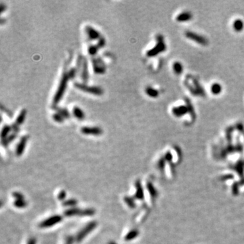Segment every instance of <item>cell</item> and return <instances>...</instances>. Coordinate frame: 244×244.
Wrapping results in <instances>:
<instances>
[{
  "label": "cell",
  "instance_id": "6da1fadb",
  "mask_svg": "<svg viewBox=\"0 0 244 244\" xmlns=\"http://www.w3.org/2000/svg\"><path fill=\"white\" fill-rule=\"evenodd\" d=\"M69 79L67 72H64L63 75H62L61 79L60 81L59 85H58V88H57L56 94H55L54 99H53V104H57L58 102L61 101L62 98H63L65 92L67 89V83Z\"/></svg>",
  "mask_w": 244,
  "mask_h": 244
},
{
  "label": "cell",
  "instance_id": "7a4b0ae2",
  "mask_svg": "<svg viewBox=\"0 0 244 244\" xmlns=\"http://www.w3.org/2000/svg\"><path fill=\"white\" fill-rule=\"evenodd\" d=\"M75 87L85 93L96 96H101L103 94V90L99 86H90L83 83H75Z\"/></svg>",
  "mask_w": 244,
  "mask_h": 244
},
{
  "label": "cell",
  "instance_id": "3957f363",
  "mask_svg": "<svg viewBox=\"0 0 244 244\" xmlns=\"http://www.w3.org/2000/svg\"><path fill=\"white\" fill-rule=\"evenodd\" d=\"M77 70H79L81 77L83 82H87L89 78L88 65L86 58L83 56H79L77 62Z\"/></svg>",
  "mask_w": 244,
  "mask_h": 244
},
{
  "label": "cell",
  "instance_id": "277c9868",
  "mask_svg": "<svg viewBox=\"0 0 244 244\" xmlns=\"http://www.w3.org/2000/svg\"><path fill=\"white\" fill-rule=\"evenodd\" d=\"M97 227V222L96 221H92L88 223L81 230L79 231L77 236L75 237V240L77 242H81L82 240L90 233L95 229Z\"/></svg>",
  "mask_w": 244,
  "mask_h": 244
},
{
  "label": "cell",
  "instance_id": "5b68a950",
  "mask_svg": "<svg viewBox=\"0 0 244 244\" xmlns=\"http://www.w3.org/2000/svg\"><path fill=\"white\" fill-rule=\"evenodd\" d=\"M63 217L60 215H54V216H52L49 218H46V220H43L42 222H41L39 224V227L40 228H49L53 226L56 225L58 223H59L63 220Z\"/></svg>",
  "mask_w": 244,
  "mask_h": 244
},
{
  "label": "cell",
  "instance_id": "8992f818",
  "mask_svg": "<svg viewBox=\"0 0 244 244\" xmlns=\"http://www.w3.org/2000/svg\"><path fill=\"white\" fill-rule=\"evenodd\" d=\"M92 64H93V69L94 71L97 74H103L106 71V67H105L104 62L100 57L97 58H94L92 60Z\"/></svg>",
  "mask_w": 244,
  "mask_h": 244
},
{
  "label": "cell",
  "instance_id": "52a82bcc",
  "mask_svg": "<svg viewBox=\"0 0 244 244\" xmlns=\"http://www.w3.org/2000/svg\"><path fill=\"white\" fill-rule=\"evenodd\" d=\"M81 132L85 135H94L100 136L102 134V130L99 127H88L85 126L81 129Z\"/></svg>",
  "mask_w": 244,
  "mask_h": 244
},
{
  "label": "cell",
  "instance_id": "ba28073f",
  "mask_svg": "<svg viewBox=\"0 0 244 244\" xmlns=\"http://www.w3.org/2000/svg\"><path fill=\"white\" fill-rule=\"evenodd\" d=\"M85 31L90 40H99L101 38V34L97 29L92 27L91 26H86L85 27Z\"/></svg>",
  "mask_w": 244,
  "mask_h": 244
},
{
  "label": "cell",
  "instance_id": "9c48e42d",
  "mask_svg": "<svg viewBox=\"0 0 244 244\" xmlns=\"http://www.w3.org/2000/svg\"><path fill=\"white\" fill-rule=\"evenodd\" d=\"M28 140V136H24L20 138V141L18 143L17 149H16V155L18 157H20L24 153V149L26 148V142Z\"/></svg>",
  "mask_w": 244,
  "mask_h": 244
},
{
  "label": "cell",
  "instance_id": "30bf717a",
  "mask_svg": "<svg viewBox=\"0 0 244 244\" xmlns=\"http://www.w3.org/2000/svg\"><path fill=\"white\" fill-rule=\"evenodd\" d=\"M186 36L188 38H189L193 41H195L196 42L199 43V44H202V45L206 46L208 44V41L206 39H205L204 37L201 36V35L196 34V33H193V32H186Z\"/></svg>",
  "mask_w": 244,
  "mask_h": 244
},
{
  "label": "cell",
  "instance_id": "8fae6325",
  "mask_svg": "<svg viewBox=\"0 0 244 244\" xmlns=\"http://www.w3.org/2000/svg\"><path fill=\"white\" fill-rule=\"evenodd\" d=\"M165 49V46L164 45V43L162 42H159L158 43L157 45L155 46L153 48L148 51L147 54L148 56H150V57L156 56V55L159 54V53L164 51Z\"/></svg>",
  "mask_w": 244,
  "mask_h": 244
},
{
  "label": "cell",
  "instance_id": "7c38bea8",
  "mask_svg": "<svg viewBox=\"0 0 244 244\" xmlns=\"http://www.w3.org/2000/svg\"><path fill=\"white\" fill-rule=\"evenodd\" d=\"M81 211H82V209H80L79 208H71L64 212V215L67 217H71L73 216H81Z\"/></svg>",
  "mask_w": 244,
  "mask_h": 244
},
{
  "label": "cell",
  "instance_id": "4fadbf2b",
  "mask_svg": "<svg viewBox=\"0 0 244 244\" xmlns=\"http://www.w3.org/2000/svg\"><path fill=\"white\" fill-rule=\"evenodd\" d=\"M135 187L136 188V192L135 193V197L138 199H142L144 197L143 189L141 186V183L140 181H137L135 183Z\"/></svg>",
  "mask_w": 244,
  "mask_h": 244
},
{
  "label": "cell",
  "instance_id": "5bb4252c",
  "mask_svg": "<svg viewBox=\"0 0 244 244\" xmlns=\"http://www.w3.org/2000/svg\"><path fill=\"white\" fill-rule=\"evenodd\" d=\"M73 114L74 117L79 120H83L85 117V113L83 110L78 106H74L73 108Z\"/></svg>",
  "mask_w": 244,
  "mask_h": 244
},
{
  "label": "cell",
  "instance_id": "9a60e30c",
  "mask_svg": "<svg viewBox=\"0 0 244 244\" xmlns=\"http://www.w3.org/2000/svg\"><path fill=\"white\" fill-rule=\"evenodd\" d=\"M187 112V108L184 106H179V107L174 108L172 109V113L176 117H181L182 115H184Z\"/></svg>",
  "mask_w": 244,
  "mask_h": 244
},
{
  "label": "cell",
  "instance_id": "2e32d148",
  "mask_svg": "<svg viewBox=\"0 0 244 244\" xmlns=\"http://www.w3.org/2000/svg\"><path fill=\"white\" fill-rule=\"evenodd\" d=\"M26 109H22L21 110V111L19 113V115H18L17 119H16V124L17 126H20L21 124H23V122H24L26 118Z\"/></svg>",
  "mask_w": 244,
  "mask_h": 244
},
{
  "label": "cell",
  "instance_id": "e0dca14e",
  "mask_svg": "<svg viewBox=\"0 0 244 244\" xmlns=\"http://www.w3.org/2000/svg\"><path fill=\"white\" fill-rule=\"evenodd\" d=\"M138 234H139V232H138V230H132L126 234L125 237H124V239L127 241H131V240L136 238L138 235Z\"/></svg>",
  "mask_w": 244,
  "mask_h": 244
},
{
  "label": "cell",
  "instance_id": "ac0fdd59",
  "mask_svg": "<svg viewBox=\"0 0 244 244\" xmlns=\"http://www.w3.org/2000/svg\"><path fill=\"white\" fill-rule=\"evenodd\" d=\"M77 200L75 199H69L65 200L64 202L62 203V205L64 207H71V208H74L76 205L77 204Z\"/></svg>",
  "mask_w": 244,
  "mask_h": 244
},
{
  "label": "cell",
  "instance_id": "d6986e66",
  "mask_svg": "<svg viewBox=\"0 0 244 244\" xmlns=\"http://www.w3.org/2000/svg\"><path fill=\"white\" fill-rule=\"evenodd\" d=\"M54 109L56 111V113H59L60 115H61L62 116L64 117V118H65V119L69 118V117H70V114H69V112L68 111V110L66 109V108H59V107H54Z\"/></svg>",
  "mask_w": 244,
  "mask_h": 244
},
{
  "label": "cell",
  "instance_id": "ffe728a7",
  "mask_svg": "<svg viewBox=\"0 0 244 244\" xmlns=\"http://www.w3.org/2000/svg\"><path fill=\"white\" fill-rule=\"evenodd\" d=\"M192 15L189 12H183L177 17L176 20L178 21H186L191 19Z\"/></svg>",
  "mask_w": 244,
  "mask_h": 244
},
{
  "label": "cell",
  "instance_id": "44dd1931",
  "mask_svg": "<svg viewBox=\"0 0 244 244\" xmlns=\"http://www.w3.org/2000/svg\"><path fill=\"white\" fill-rule=\"evenodd\" d=\"M11 130H12L11 126L8 125H5L3 126L2 130H1V138H2V140L5 139V138H6L8 136L9 133L10 132Z\"/></svg>",
  "mask_w": 244,
  "mask_h": 244
},
{
  "label": "cell",
  "instance_id": "7402d4cb",
  "mask_svg": "<svg viewBox=\"0 0 244 244\" xmlns=\"http://www.w3.org/2000/svg\"><path fill=\"white\" fill-rule=\"evenodd\" d=\"M17 136V133H13L11 135H9V136L7 137L6 138H5V139L2 140V145L4 146V147H7L9 144L10 143V142H12L13 140L15 139L16 137Z\"/></svg>",
  "mask_w": 244,
  "mask_h": 244
},
{
  "label": "cell",
  "instance_id": "603a6c76",
  "mask_svg": "<svg viewBox=\"0 0 244 244\" xmlns=\"http://www.w3.org/2000/svg\"><path fill=\"white\" fill-rule=\"evenodd\" d=\"M96 214V210L94 208H85L82 209L80 216H91Z\"/></svg>",
  "mask_w": 244,
  "mask_h": 244
},
{
  "label": "cell",
  "instance_id": "cb8c5ba5",
  "mask_svg": "<svg viewBox=\"0 0 244 244\" xmlns=\"http://www.w3.org/2000/svg\"><path fill=\"white\" fill-rule=\"evenodd\" d=\"M124 202L128 205V206L130 208L133 209V208H136V203L134 202V200L133 198H132L130 197H128V196H126V197H124Z\"/></svg>",
  "mask_w": 244,
  "mask_h": 244
},
{
  "label": "cell",
  "instance_id": "d4e9b609",
  "mask_svg": "<svg viewBox=\"0 0 244 244\" xmlns=\"http://www.w3.org/2000/svg\"><path fill=\"white\" fill-rule=\"evenodd\" d=\"M145 92L148 96L153 98L157 97L158 96V94H159V92H158L157 90H155L154 88H151V87H147V88L145 89Z\"/></svg>",
  "mask_w": 244,
  "mask_h": 244
},
{
  "label": "cell",
  "instance_id": "484cf974",
  "mask_svg": "<svg viewBox=\"0 0 244 244\" xmlns=\"http://www.w3.org/2000/svg\"><path fill=\"white\" fill-rule=\"evenodd\" d=\"M243 26H244V24L243 21L240 20V19H237V20H236L234 22V24H233V27H234L235 30L237 31H241V30L243 28Z\"/></svg>",
  "mask_w": 244,
  "mask_h": 244
},
{
  "label": "cell",
  "instance_id": "4316f807",
  "mask_svg": "<svg viewBox=\"0 0 244 244\" xmlns=\"http://www.w3.org/2000/svg\"><path fill=\"white\" fill-rule=\"evenodd\" d=\"M14 206L16 208L22 209V208H25L26 207L27 203L26 202L24 199V200H15L14 202Z\"/></svg>",
  "mask_w": 244,
  "mask_h": 244
},
{
  "label": "cell",
  "instance_id": "83f0119b",
  "mask_svg": "<svg viewBox=\"0 0 244 244\" xmlns=\"http://www.w3.org/2000/svg\"><path fill=\"white\" fill-rule=\"evenodd\" d=\"M222 90V87L221 85L218 83H214L211 88V91L213 94H218L220 93Z\"/></svg>",
  "mask_w": 244,
  "mask_h": 244
},
{
  "label": "cell",
  "instance_id": "f1b7e54d",
  "mask_svg": "<svg viewBox=\"0 0 244 244\" xmlns=\"http://www.w3.org/2000/svg\"><path fill=\"white\" fill-rule=\"evenodd\" d=\"M52 119L53 120L58 123H63L64 122V120H65V118H64L61 115H60V114L58 113L53 114Z\"/></svg>",
  "mask_w": 244,
  "mask_h": 244
},
{
  "label": "cell",
  "instance_id": "f546056e",
  "mask_svg": "<svg viewBox=\"0 0 244 244\" xmlns=\"http://www.w3.org/2000/svg\"><path fill=\"white\" fill-rule=\"evenodd\" d=\"M99 48L97 46H94L92 45L89 46L88 48V53L90 54L91 56H94V55L97 54L98 50H99Z\"/></svg>",
  "mask_w": 244,
  "mask_h": 244
},
{
  "label": "cell",
  "instance_id": "4dcf8cb0",
  "mask_svg": "<svg viewBox=\"0 0 244 244\" xmlns=\"http://www.w3.org/2000/svg\"><path fill=\"white\" fill-rule=\"evenodd\" d=\"M77 71H78L77 69L76 68L71 69L70 70H69L68 72H67L69 79H74V78L76 77V75H77Z\"/></svg>",
  "mask_w": 244,
  "mask_h": 244
},
{
  "label": "cell",
  "instance_id": "1f68e13d",
  "mask_svg": "<svg viewBox=\"0 0 244 244\" xmlns=\"http://www.w3.org/2000/svg\"><path fill=\"white\" fill-rule=\"evenodd\" d=\"M173 68L174 71H175L176 73L178 74L181 73L182 71H183V67H182V65L180 63H176L174 64L173 66Z\"/></svg>",
  "mask_w": 244,
  "mask_h": 244
},
{
  "label": "cell",
  "instance_id": "d6a6232c",
  "mask_svg": "<svg viewBox=\"0 0 244 244\" xmlns=\"http://www.w3.org/2000/svg\"><path fill=\"white\" fill-rule=\"evenodd\" d=\"M12 196L16 199V200H24V197L22 193H20V192H14L12 193Z\"/></svg>",
  "mask_w": 244,
  "mask_h": 244
},
{
  "label": "cell",
  "instance_id": "836d02e7",
  "mask_svg": "<svg viewBox=\"0 0 244 244\" xmlns=\"http://www.w3.org/2000/svg\"><path fill=\"white\" fill-rule=\"evenodd\" d=\"M66 196H67V193H66V191L64 190H62L61 191L59 192V193H58V199H59L60 201H63V202H64L66 198Z\"/></svg>",
  "mask_w": 244,
  "mask_h": 244
},
{
  "label": "cell",
  "instance_id": "e575fe53",
  "mask_svg": "<svg viewBox=\"0 0 244 244\" xmlns=\"http://www.w3.org/2000/svg\"><path fill=\"white\" fill-rule=\"evenodd\" d=\"M105 43L106 42H105V40L104 37H101V38L99 40V42H98V44L97 46H98L99 48H101L104 47L105 46Z\"/></svg>",
  "mask_w": 244,
  "mask_h": 244
},
{
  "label": "cell",
  "instance_id": "d590c367",
  "mask_svg": "<svg viewBox=\"0 0 244 244\" xmlns=\"http://www.w3.org/2000/svg\"><path fill=\"white\" fill-rule=\"evenodd\" d=\"M73 239H74L72 236L67 237V239H66V241L65 244H73Z\"/></svg>",
  "mask_w": 244,
  "mask_h": 244
},
{
  "label": "cell",
  "instance_id": "8d00e7d4",
  "mask_svg": "<svg viewBox=\"0 0 244 244\" xmlns=\"http://www.w3.org/2000/svg\"><path fill=\"white\" fill-rule=\"evenodd\" d=\"M36 243H37L36 239L34 237H32V238H30L28 240L27 243L26 244H36Z\"/></svg>",
  "mask_w": 244,
  "mask_h": 244
},
{
  "label": "cell",
  "instance_id": "74e56055",
  "mask_svg": "<svg viewBox=\"0 0 244 244\" xmlns=\"http://www.w3.org/2000/svg\"><path fill=\"white\" fill-rule=\"evenodd\" d=\"M5 8L4 5H3V3H1V12H2L3 11V8Z\"/></svg>",
  "mask_w": 244,
  "mask_h": 244
},
{
  "label": "cell",
  "instance_id": "f35d334b",
  "mask_svg": "<svg viewBox=\"0 0 244 244\" xmlns=\"http://www.w3.org/2000/svg\"><path fill=\"white\" fill-rule=\"evenodd\" d=\"M108 244H117V243H115V241H110L108 242Z\"/></svg>",
  "mask_w": 244,
  "mask_h": 244
}]
</instances>
